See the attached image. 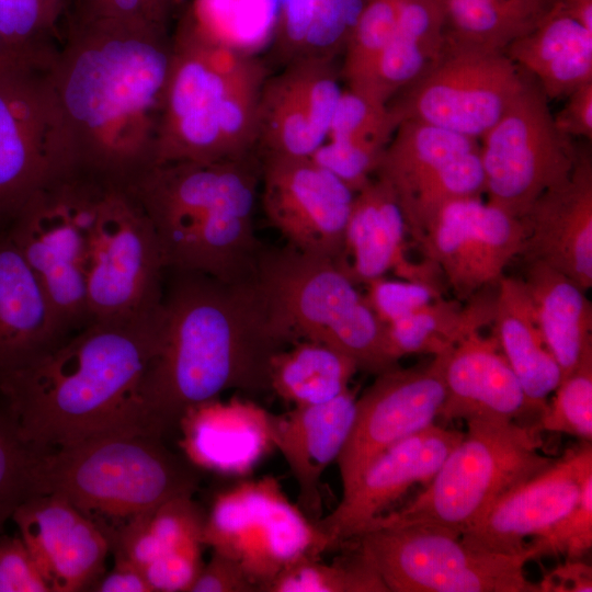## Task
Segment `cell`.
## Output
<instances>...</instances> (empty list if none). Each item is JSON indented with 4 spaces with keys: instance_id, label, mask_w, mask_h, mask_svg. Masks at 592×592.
I'll list each match as a JSON object with an SVG mask.
<instances>
[{
    "instance_id": "1",
    "label": "cell",
    "mask_w": 592,
    "mask_h": 592,
    "mask_svg": "<svg viewBox=\"0 0 592 592\" xmlns=\"http://www.w3.org/2000/svg\"><path fill=\"white\" fill-rule=\"evenodd\" d=\"M67 13L46 72L76 169L128 185L155 163L172 37L164 25Z\"/></svg>"
},
{
    "instance_id": "2",
    "label": "cell",
    "mask_w": 592,
    "mask_h": 592,
    "mask_svg": "<svg viewBox=\"0 0 592 592\" xmlns=\"http://www.w3.org/2000/svg\"><path fill=\"white\" fill-rule=\"evenodd\" d=\"M160 307L158 352L144 376L136 412L139 433L163 439L185 412L235 389L271 390L276 353L293 344L252 278L228 282L174 271Z\"/></svg>"
},
{
    "instance_id": "3",
    "label": "cell",
    "mask_w": 592,
    "mask_h": 592,
    "mask_svg": "<svg viewBox=\"0 0 592 592\" xmlns=\"http://www.w3.org/2000/svg\"><path fill=\"white\" fill-rule=\"evenodd\" d=\"M160 307L130 320L89 322L1 375L7 413L21 439L45 452L109 432H137L140 386L160 342Z\"/></svg>"
},
{
    "instance_id": "4",
    "label": "cell",
    "mask_w": 592,
    "mask_h": 592,
    "mask_svg": "<svg viewBox=\"0 0 592 592\" xmlns=\"http://www.w3.org/2000/svg\"><path fill=\"white\" fill-rule=\"evenodd\" d=\"M260 181L252 150L210 162L157 163L126 186L155 229L166 269L235 282L253 277L262 250L253 226Z\"/></svg>"
},
{
    "instance_id": "5",
    "label": "cell",
    "mask_w": 592,
    "mask_h": 592,
    "mask_svg": "<svg viewBox=\"0 0 592 592\" xmlns=\"http://www.w3.org/2000/svg\"><path fill=\"white\" fill-rule=\"evenodd\" d=\"M262 62L183 15L172 58L155 163L210 162L255 148Z\"/></svg>"
},
{
    "instance_id": "6",
    "label": "cell",
    "mask_w": 592,
    "mask_h": 592,
    "mask_svg": "<svg viewBox=\"0 0 592 592\" xmlns=\"http://www.w3.org/2000/svg\"><path fill=\"white\" fill-rule=\"evenodd\" d=\"M198 482L197 468L184 456L138 432H109L43 452L35 467L36 494L61 496L91 520L121 524L193 494Z\"/></svg>"
},
{
    "instance_id": "7",
    "label": "cell",
    "mask_w": 592,
    "mask_h": 592,
    "mask_svg": "<svg viewBox=\"0 0 592 592\" xmlns=\"http://www.w3.org/2000/svg\"><path fill=\"white\" fill-rule=\"evenodd\" d=\"M254 278L293 342L325 343L351 356L358 371L375 375L398 366L388 353L385 325L332 260L289 244L262 248Z\"/></svg>"
},
{
    "instance_id": "8",
    "label": "cell",
    "mask_w": 592,
    "mask_h": 592,
    "mask_svg": "<svg viewBox=\"0 0 592 592\" xmlns=\"http://www.w3.org/2000/svg\"><path fill=\"white\" fill-rule=\"evenodd\" d=\"M465 421L467 431L424 491L401 510L373 520L364 532L421 524L462 536L478 524L503 493L556 459L540 454L543 441L535 428L498 418Z\"/></svg>"
},
{
    "instance_id": "9",
    "label": "cell",
    "mask_w": 592,
    "mask_h": 592,
    "mask_svg": "<svg viewBox=\"0 0 592 592\" xmlns=\"http://www.w3.org/2000/svg\"><path fill=\"white\" fill-rule=\"evenodd\" d=\"M349 542L389 592H539L525 576L534 560L528 546L517 554L491 551L421 524L376 527Z\"/></svg>"
},
{
    "instance_id": "10",
    "label": "cell",
    "mask_w": 592,
    "mask_h": 592,
    "mask_svg": "<svg viewBox=\"0 0 592 592\" xmlns=\"http://www.w3.org/2000/svg\"><path fill=\"white\" fill-rule=\"evenodd\" d=\"M105 183L80 171L57 179L5 226L65 331L89 321L87 242Z\"/></svg>"
},
{
    "instance_id": "11",
    "label": "cell",
    "mask_w": 592,
    "mask_h": 592,
    "mask_svg": "<svg viewBox=\"0 0 592 592\" xmlns=\"http://www.w3.org/2000/svg\"><path fill=\"white\" fill-rule=\"evenodd\" d=\"M164 269L155 229L133 193L106 182L87 242L89 322L155 312L162 301Z\"/></svg>"
},
{
    "instance_id": "12",
    "label": "cell",
    "mask_w": 592,
    "mask_h": 592,
    "mask_svg": "<svg viewBox=\"0 0 592 592\" xmlns=\"http://www.w3.org/2000/svg\"><path fill=\"white\" fill-rule=\"evenodd\" d=\"M202 542L238 563L259 591L291 565L329 550L316 522L271 476L219 492L204 517Z\"/></svg>"
},
{
    "instance_id": "13",
    "label": "cell",
    "mask_w": 592,
    "mask_h": 592,
    "mask_svg": "<svg viewBox=\"0 0 592 592\" xmlns=\"http://www.w3.org/2000/svg\"><path fill=\"white\" fill-rule=\"evenodd\" d=\"M481 139L487 201L517 218L570 175L579 152L572 138L556 126L548 99L527 72Z\"/></svg>"
},
{
    "instance_id": "14",
    "label": "cell",
    "mask_w": 592,
    "mask_h": 592,
    "mask_svg": "<svg viewBox=\"0 0 592 592\" xmlns=\"http://www.w3.org/2000/svg\"><path fill=\"white\" fill-rule=\"evenodd\" d=\"M47 65L0 72V228L38 191L77 171Z\"/></svg>"
},
{
    "instance_id": "15",
    "label": "cell",
    "mask_w": 592,
    "mask_h": 592,
    "mask_svg": "<svg viewBox=\"0 0 592 592\" xmlns=\"http://www.w3.org/2000/svg\"><path fill=\"white\" fill-rule=\"evenodd\" d=\"M524 75L504 52L445 39L435 64L387 107L397 126L415 119L478 139L501 117Z\"/></svg>"
},
{
    "instance_id": "16",
    "label": "cell",
    "mask_w": 592,
    "mask_h": 592,
    "mask_svg": "<svg viewBox=\"0 0 592 592\" xmlns=\"http://www.w3.org/2000/svg\"><path fill=\"white\" fill-rule=\"evenodd\" d=\"M375 175L392 187L417 244L444 204L485 193L478 139L415 119L397 126Z\"/></svg>"
},
{
    "instance_id": "17",
    "label": "cell",
    "mask_w": 592,
    "mask_h": 592,
    "mask_svg": "<svg viewBox=\"0 0 592 592\" xmlns=\"http://www.w3.org/2000/svg\"><path fill=\"white\" fill-rule=\"evenodd\" d=\"M524 239L522 218L474 196L444 204L418 246L456 298L467 300L498 284L505 267L520 255Z\"/></svg>"
},
{
    "instance_id": "18",
    "label": "cell",
    "mask_w": 592,
    "mask_h": 592,
    "mask_svg": "<svg viewBox=\"0 0 592 592\" xmlns=\"http://www.w3.org/2000/svg\"><path fill=\"white\" fill-rule=\"evenodd\" d=\"M262 207L288 244L338 265L355 192L310 157L262 155Z\"/></svg>"
},
{
    "instance_id": "19",
    "label": "cell",
    "mask_w": 592,
    "mask_h": 592,
    "mask_svg": "<svg viewBox=\"0 0 592 592\" xmlns=\"http://www.w3.org/2000/svg\"><path fill=\"white\" fill-rule=\"evenodd\" d=\"M444 399L437 356L421 365L396 366L377 374L356 399L353 425L337 459L342 494L356 485L379 454L433 424Z\"/></svg>"
},
{
    "instance_id": "20",
    "label": "cell",
    "mask_w": 592,
    "mask_h": 592,
    "mask_svg": "<svg viewBox=\"0 0 592 592\" xmlns=\"http://www.w3.org/2000/svg\"><path fill=\"white\" fill-rule=\"evenodd\" d=\"M342 91L334 59L287 61L263 83L255 147L262 155L311 157L327 139Z\"/></svg>"
},
{
    "instance_id": "21",
    "label": "cell",
    "mask_w": 592,
    "mask_h": 592,
    "mask_svg": "<svg viewBox=\"0 0 592 592\" xmlns=\"http://www.w3.org/2000/svg\"><path fill=\"white\" fill-rule=\"evenodd\" d=\"M462 436L433 423L379 454L331 513L316 522L329 550L363 533L412 486H426Z\"/></svg>"
},
{
    "instance_id": "22",
    "label": "cell",
    "mask_w": 592,
    "mask_h": 592,
    "mask_svg": "<svg viewBox=\"0 0 592 592\" xmlns=\"http://www.w3.org/2000/svg\"><path fill=\"white\" fill-rule=\"evenodd\" d=\"M12 520L49 592L91 591L105 572L107 534L64 497L33 496Z\"/></svg>"
},
{
    "instance_id": "23",
    "label": "cell",
    "mask_w": 592,
    "mask_h": 592,
    "mask_svg": "<svg viewBox=\"0 0 592 592\" xmlns=\"http://www.w3.org/2000/svg\"><path fill=\"white\" fill-rule=\"evenodd\" d=\"M592 475L590 444L568 449L548 467L512 487L460 537L487 550L517 554L526 538L546 530L579 500L584 480Z\"/></svg>"
},
{
    "instance_id": "24",
    "label": "cell",
    "mask_w": 592,
    "mask_h": 592,
    "mask_svg": "<svg viewBox=\"0 0 592 592\" xmlns=\"http://www.w3.org/2000/svg\"><path fill=\"white\" fill-rule=\"evenodd\" d=\"M439 357L445 388L440 418H498L539 429L546 405L524 392L497 339L475 331Z\"/></svg>"
},
{
    "instance_id": "25",
    "label": "cell",
    "mask_w": 592,
    "mask_h": 592,
    "mask_svg": "<svg viewBox=\"0 0 592 592\" xmlns=\"http://www.w3.org/2000/svg\"><path fill=\"white\" fill-rule=\"evenodd\" d=\"M526 262H543L583 289L592 287V161L579 150L570 175L545 191L522 217Z\"/></svg>"
},
{
    "instance_id": "26",
    "label": "cell",
    "mask_w": 592,
    "mask_h": 592,
    "mask_svg": "<svg viewBox=\"0 0 592 592\" xmlns=\"http://www.w3.org/2000/svg\"><path fill=\"white\" fill-rule=\"evenodd\" d=\"M407 235V220L396 193L387 181L374 175L354 195L339 266L356 285L392 272L401 280L441 286V272L434 263L408 259Z\"/></svg>"
},
{
    "instance_id": "27",
    "label": "cell",
    "mask_w": 592,
    "mask_h": 592,
    "mask_svg": "<svg viewBox=\"0 0 592 592\" xmlns=\"http://www.w3.org/2000/svg\"><path fill=\"white\" fill-rule=\"evenodd\" d=\"M273 418L250 400L212 399L185 412L178 429L179 444L197 469L243 476L275 448Z\"/></svg>"
},
{
    "instance_id": "28",
    "label": "cell",
    "mask_w": 592,
    "mask_h": 592,
    "mask_svg": "<svg viewBox=\"0 0 592 592\" xmlns=\"http://www.w3.org/2000/svg\"><path fill=\"white\" fill-rule=\"evenodd\" d=\"M356 399V392L349 388L327 402L297 406L284 414H274V446L297 482L299 509L314 522L321 519V477L345 445Z\"/></svg>"
},
{
    "instance_id": "29",
    "label": "cell",
    "mask_w": 592,
    "mask_h": 592,
    "mask_svg": "<svg viewBox=\"0 0 592 592\" xmlns=\"http://www.w3.org/2000/svg\"><path fill=\"white\" fill-rule=\"evenodd\" d=\"M65 333L35 274L0 228V376L52 350Z\"/></svg>"
},
{
    "instance_id": "30",
    "label": "cell",
    "mask_w": 592,
    "mask_h": 592,
    "mask_svg": "<svg viewBox=\"0 0 592 592\" xmlns=\"http://www.w3.org/2000/svg\"><path fill=\"white\" fill-rule=\"evenodd\" d=\"M396 128L386 103L346 88L326 141L310 158L356 193L375 175Z\"/></svg>"
},
{
    "instance_id": "31",
    "label": "cell",
    "mask_w": 592,
    "mask_h": 592,
    "mask_svg": "<svg viewBox=\"0 0 592 592\" xmlns=\"http://www.w3.org/2000/svg\"><path fill=\"white\" fill-rule=\"evenodd\" d=\"M503 52L537 81L548 100L568 96L592 81V31L557 3Z\"/></svg>"
},
{
    "instance_id": "32",
    "label": "cell",
    "mask_w": 592,
    "mask_h": 592,
    "mask_svg": "<svg viewBox=\"0 0 592 592\" xmlns=\"http://www.w3.org/2000/svg\"><path fill=\"white\" fill-rule=\"evenodd\" d=\"M526 263L523 281L563 378L592 362V305L587 291L563 273L543 262Z\"/></svg>"
},
{
    "instance_id": "33",
    "label": "cell",
    "mask_w": 592,
    "mask_h": 592,
    "mask_svg": "<svg viewBox=\"0 0 592 592\" xmlns=\"http://www.w3.org/2000/svg\"><path fill=\"white\" fill-rule=\"evenodd\" d=\"M497 285L492 335L525 395L546 405L562 378L560 367L545 342L524 281L502 276Z\"/></svg>"
},
{
    "instance_id": "34",
    "label": "cell",
    "mask_w": 592,
    "mask_h": 592,
    "mask_svg": "<svg viewBox=\"0 0 592 592\" xmlns=\"http://www.w3.org/2000/svg\"><path fill=\"white\" fill-rule=\"evenodd\" d=\"M444 44L443 20L434 0H401L395 30L363 95L387 104L435 64Z\"/></svg>"
},
{
    "instance_id": "35",
    "label": "cell",
    "mask_w": 592,
    "mask_h": 592,
    "mask_svg": "<svg viewBox=\"0 0 592 592\" xmlns=\"http://www.w3.org/2000/svg\"><path fill=\"white\" fill-rule=\"evenodd\" d=\"M462 305L444 296L386 327L387 349L394 362L411 354L435 356L471 332L492 323L496 295L481 291Z\"/></svg>"
},
{
    "instance_id": "36",
    "label": "cell",
    "mask_w": 592,
    "mask_h": 592,
    "mask_svg": "<svg viewBox=\"0 0 592 592\" xmlns=\"http://www.w3.org/2000/svg\"><path fill=\"white\" fill-rule=\"evenodd\" d=\"M367 0H282L275 47L285 61L344 53Z\"/></svg>"
},
{
    "instance_id": "37",
    "label": "cell",
    "mask_w": 592,
    "mask_h": 592,
    "mask_svg": "<svg viewBox=\"0 0 592 592\" xmlns=\"http://www.w3.org/2000/svg\"><path fill=\"white\" fill-rule=\"evenodd\" d=\"M446 41L503 52L536 27L555 0H434Z\"/></svg>"
},
{
    "instance_id": "38",
    "label": "cell",
    "mask_w": 592,
    "mask_h": 592,
    "mask_svg": "<svg viewBox=\"0 0 592 592\" xmlns=\"http://www.w3.org/2000/svg\"><path fill=\"white\" fill-rule=\"evenodd\" d=\"M357 371L348 354L325 343L299 340L272 358L270 387L295 407L318 405L349 389Z\"/></svg>"
},
{
    "instance_id": "39",
    "label": "cell",
    "mask_w": 592,
    "mask_h": 592,
    "mask_svg": "<svg viewBox=\"0 0 592 592\" xmlns=\"http://www.w3.org/2000/svg\"><path fill=\"white\" fill-rule=\"evenodd\" d=\"M204 517L193 494L172 498L121 524L111 534V551L143 569L163 554L203 543Z\"/></svg>"
},
{
    "instance_id": "40",
    "label": "cell",
    "mask_w": 592,
    "mask_h": 592,
    "mask_svg": "<svg viewBox=\"0 0 592 592\" xmlns=\"http://www.w3.org/2000/svg\"><path fill=\"white\" fill-rule=\"evenodd\" d=\"M332 563L304 558L283 570L266 592H389L374 567L354 548Z\"/></svg>"
},
{
    "instance_id": "41",
    "label": "cell",
    "mask_w": 592,
    "mask_h": 592,
    "mask_svg": "<svg viewBox=\"0 0 592 592\" xmlns=\"http://www.w3.org/2000/svg\"><path fill=\"white\" fill-rule=\"evenodd\" d=\"M401 0H367L344 50L346 88L365 93L398 19Z\"/></svg>"
},
{
    "instance_id": "42",
    "label": "cell",
    "mask_w": 592,
    "mask_h": 592,
    "mask_svg": "<svg viewBox=\"0 0 592 592\" xmlns=\"http://www.w3.org/2000/svg\"><path fill=\"white\" fill-rule=\"evenodd\" d=\"M67 0H0V34L18 48L47 61L61 38Z\"/></svg>"
},
{
    "instance_id": "43",
    "label": "cell",
    "mask_w": 592,
    "mask_h": 592,
    "mask_svg": "<svg viewBox=\"0 0 592 592\" xmlns=\"http://www.w3.org/2000/svg\"><path fill=\"white\" fill-rule=\"evenodd\" d=\"M42 453L21 439L7 412L0 413V535L16 509L36 496L35 467Z\"/></svg>"
},
{
    "instance_id": "44",
    "label": "cell",
    "mask_w": 592,
    "mask_h": 592,
    "mask_svg": "<svg viewBox=\"0 0 592 592\" xmlns=\"http://www.w3.org/2000/svg\"><path fill=\"white\" fill-rule=\"evenodd\" d=\"M539 421L540 431L592 440V362L563 377Z\"/></svg>"
},
{
    "instance_id": "45",
    "label": "cell",
    "mask_w": 592,
    "mask_h": 592,
    "mask_svg": "<svg viewBox=\"0 0 592 592\" xmlns=\"http://www.w3.org/2000/svg\"><path fill=\"white\" fill-rule=\"evenodd\" d=\"M534 559L563 555L580 559L592 547V475L582 486L577 503L559 520L527 543Z\"/></svg>"
},
{
    "instance_id": "46",
    "label": "cell",
    "mask_w": 592,
    "mask_h": 592,
    "mask_svg": "<svg viewBox=\"0 0 592 592\" xmlns=\"http://www.w3.org/2000/svg\"><path fill=\"white\" fill-rule=\"evenodd\" d=\"M365 285L367 291L364 295L385 326L410 316L443 296L441 286L401 278L383 276Z\"/></svg>"
},
{
    "instance_id": "47",
    "label": "cell",
    "mask_w": 592,
    "mask_h": 592,
    "mask_svg": "<svg viewBox=\"0 0 592 592\" xmlns=\"http://www.w3.org/2000/svg\"><path fill=\"white\" fill-rule=\"evenodd\" d=\"M203 543L163 554L141 570L152 592H189L203 567Z\"/></svg>"
},
{
    "instance_id": "48",
    "label": "cell",
    "mask_w": 592,
    "mask_h": 592,
    "mask_svg": "<svg viewBox=\"0 0 592 592\" xmlns=\"http://www.w3.org/2000/svg\"><path fill=\"white\" fill-rule=\"evenodd\" d=\"M0 592H49L20 535H0Z\"/></svg>"
},
{
    "instance_id": "49",
    "label": "cell",
    "mask_w": 592,
    "mask_h": 592,
    "mask_svg": "<svg viewBox=\"0 0 592 592\" xmlns=\"http://www.w3.org/2000/svg\"><path fill=\"white\" fill-rule=\"evenodd\" d=\"M180 0H77L76 10L96 16L168 25Z\"/></svg>"
},
{
    "instance_id": "50",
    "label": "cell",
    "mask_w": 592,
    "mask_h": 592,
    "mask_svg": "<svg viewBox=\"0 0 592 592\" xmlns=\"http://www.w3.org/2000/svg\"><path fill=\"white\" fill-rule=\"evenodd\" d=\"M255 584L230 558L213 551L189 592H257Z\"/></svg>"
},
{
    "instance_id": "51",
    "label": "cell",
    "mask_w": 592,
    "mask_h": 592,
    "mask_svg": "<svg viewBox=\"0 0 592 592\" xmlns=\"http://www.w3.org/2000/svg\"><path fill=\"white\" fill-rule=\"evenodd\" d=\"M555 116L556 126L569 137L592 138V81L576 88Z\"/></svg>"
},
{
    "instance_id": "52",
    "label": "cell",
    "mask_w": 592,
    "mask_h": 592,
    "mask_svg": "<svg viewBox=\"0 0 592 592\" xmlns=\"http://www.w3.org/2000/svg\"><path fill=\"white\" fill-rule=\"evenodd\" d=\"M537 584L539 592H591L592 569L580 559H568L545 573Z\"/></svg>"
},
{
    "instance_id": "53",
    "label": "cell",
    "mask_w": 592,
    "mask_h": 592,
    "mask_svg": "<svg viewBox=\"0 0 592 592\" xmlns=\"http://www.w3.org/2000/svg\"><path fill=\"white\" fill-rule=\"evenodd\" d=\"M98 592H152L143 570L128 559L114 555V565L93 584Z\"/></svg>"
},
{
    "instance_id": "54",
    "label": "cell",
    "mask_w": 592,
    "mask_h": 592,
    "mask_svg": "<svg viewBox=\"0 0 592 592\" xmlns=\"http://www.w3.org/2000/svg\"><path fill=\"white\" fill-rule=\"evenodd\" d=\"M25 64H46L18 48L0 34V72Z\"/></svg>"
}]
</instances>
